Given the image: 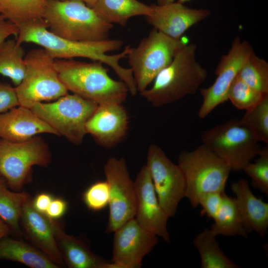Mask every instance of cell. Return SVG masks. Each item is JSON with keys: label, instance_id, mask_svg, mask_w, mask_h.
<instances>
[{"label": "cell", "instance_id": "obj_1", "mask_svg": "<svg viewBox=\"0 0 268 268\" xmlns=\"http://www.w3.org/2000/svg\"><path fill=\"white\" fill-rule=\"evenodd\" d=\"M15 37L16 42L36 44L44 49L54 59H70L81 57L99 61L110 67L130 91L136 88V84L130 68L121 66L120 61L127 57L132 47H125L120 53L109 55L107 53L120 49L123 41L120 39H106L95 41H76L60 37L47 28L43 20L25 23L18 26Z\"/></svg>", "mask_w": 268, "mask_h": 268}, {"label": "cell", "instance_id": "obj_2", "mask_svg": "<svg viewBox=\"0 0 268 268\" xmlns=\"http://www.w3.org/2000/svg\"><path fill=\"white\" fill-rule=\"evenodd\" d=\"M197 45L186 44L171 63L156 76L151 87L139 93L154 107H160L196 93L208 76L198 61Z\"/></svg>", "mask_w": 268, "mask_h": 268}, {"label": "cell", "instance_id": "obj_3", "mask_svg": "<svg viewBox=\"0 0 268 268\" xmlns=\"http://www.w3.org/2000/svg\"><path fill=\"white\" fill-rule=\"evenodd\" d=\"M54 65L62 83L73 94L98 105L122 104L127 99L129 92L127 85L112 78L100 62L55 59Z\"/></svg>", "mask_w": 268, "mask_h": 268}, {"label": "cell", "instance_id": "obj_4", "mask_svg": "<svg viewBox=\"0 0 268 268\" xmlns=\"http://www.w3.org/2000/svg\"><path fill=\"white\" fill-rule=\"evenodd\" d=\"M43 19L51 32L76 41L108 39L113 26L78 0H48Z\"/></svg>", "mask_w": 268, "mask_h": 268}, {"label": "cell", "instance_id": "obj_5", "mask_svg": "<svg viewBox=\"0 0 268 268\" xmlns=\"http://www.w3.org/2000/svg\"><path fill=\"white\" fill-rule=\"evenodd\" d=\"M178 165L185 179V198L195 208L203 195L224 192L232 170L225 161L203 144L191 151L182 150Z\"/></svg>", "mask_w": 268, "mask_h": 268}, {"label": "cell", "instance_id": "obj_6", "mask_svg": "<svg viewBox=\"0 0 268 268\" xmlns=\"http://www.w3.org/2000/svg\"><path fill=\"white\" fill-rule=\"evenodd\" d=\"M24 59L25 75L15 87L20 106L31 109L38 103L56 100L68 94L55 68V59L44 49L31 50Z\"/></svg>", "mask_w": 268, "mask_h": 268}, {"label": "cell", "instance_id": "obj_7", "mask_svg": "<svg viewBox=\"0 0 268 268\" xmlns=\"http://www.w3.org/2000/svg\"><path fill=\"white\" fill-rule=\"evenodd\" d=\"M186 44L181 39L172 38L153 28L136 47L132 48L127 57L137 92L146 89Z\"/></svg>", "mask_w": 268, "mask_h": 268}, {"label": "cell", "instance_id": "obj_8", "mask_svg": "<svg viewBox=\"0 0 268 268\" xmlns=\"http://www.w3.org/2000/svg\"><path fill=\"white\" fill-rule=\"evenodd\" d=\"M98 105L78 95L67 94L53 102L38 103L30 109L60 135L79 145L87 134L86 123Z\"/></svg>", "mask_w": 268, "mask_h": 268}, {"label": "cell", "instance_id": "obj_9", "mask_svg": "<svg viewBox=\"0 0 268 268\" xmlns=\"http://www.w3.org/2000/svg\"><path fill=\"white\" fill-rule=\"evenodd\" d=\"M50 161L48 146L41 137L21 142L0 138V176L14 191H21L30 181L33 166L47 167Z\"/></svg>", "mask_w": 268, "mask_h": 268}, {"label": "cell", "instance_id": "obj_10", "mask_svg": "<svg viewBox=\"0 0 268 268\" xmlns=\"http://www.w3.org/2000/svg\"><path fill=\"white\" fill-rule=\"evenodd\" d=\"M201 139L203 144L234 171L242 170L261 150L251 132L236 119L203 131Z\"/></svg>", "mask_w": 268, "mask_h": 268}, {"label": "cell", "instance_id": "obj_11", "mask_svg": "<svg viewBox=\"0 0 268 268\" xmlns=\"http://www.w3.org/2000/svg\"><path fill=\"white\" fill-rule=\"evenodd\" d=\"M146 165L160 205L169 217L174 216L180 201L185 198V179L181 168L155 144L149 146Z\"/></svg>", "mask_w": 268, "mask_h": 268}, {"label": "cell", "instance_id": "obj_12", "mask_svg": "<svg viewBox=\"0 0 268 268\" xmlns=\"http://www.w3.org/2000/svg\"><path fill=\"white\" fill-rule=\"evenodd\" d=\"M104 173L110 191L109 216L106 229L109 233L134 217L135 195L134 183L124 158H109L104 166Z\"/></svg>", "mask_w": 268, "mask_h": 268}, {"label": "cell", "instance_id": "obj_13", "mask_svg": "<svg viewBox=\"0 0 268 268\" xmlns=\"http://www.w3.org/2000/svg\"><path fill=\"white\" fill-rule=\"evenodd\" d=\"M254 52L248 41H241L239 37L234 39L228 53L222 56L215 68L214 73L217 77L213 83L200 89L202 102L198 113L199 118H204L217 106L228 100L227 93L231 83Z\"/></svg>", "mask_w": 268, "mask_h": 268}, {"label": "cell", "instance_id": "obj_14", "mask_svg": "<svg viewBox=\"0 0 268 268\" xmlns=\"http://www.w3.org/2000/svg\"><path fill=\"white\" fill-rule=\"evenodd\" d=\"M112 262L108 268H139L158 243V236L141 227L133 218L115 232Z\"/></svg>", "mask_w": 268, "mask_h": 268}, {"label": "cell", "instance_id": "obj_15", "mask_svg": "<svg viewBox=\"0 0 268 268\" xmlns=\"http://www.w3.org/2000/svg\"><path fill=\"white\" fill-rule=\"evenodd\" d=\"M135 195V219L146 230L170 242L167 229L169 217L160 205L147 165L143 166L134 182Z\"/></svg>", "mask_w": 268, "mask_h": 268}, {"label": "cell", "instance_id": "obj_16", "mask_svg": "<svg viewBox=\"0 0 268 268\" xmlns=\"http://www.w3.org/2000/svg\"><path fill=\"white\" fill-rule=\"evenodd\" d=\"M151 13L145 16L148 23L163 34L180 39L190 27L210 14L203 8H192L177 2L158 5L152 4Z\"/></svg>", "mask_w": 268, "mask_h": 268}, {"label": "cell", "instance_id": "obj_17", "mask_svg": "<svg viewBox=\"0 0 268 268\" xmlns=\"http://www.w3.org/2000/svg\"><path fill=\"white\" fill-rule=\"evenodd\" d=\"M128 125V114L122 104H102L87 121L85 130L99 144L110 148L126 136Z\"/></svg>", "mask_w": 268, "mask_h": 268}, {"label": "cell", "instance_id": "obj_18", "mask_svg": "<svg viewBox=\"0 0 268 268\" xmlns=\"http://www.w3.org/2000/svg\"><path fill=\"white\" fill-rule=\"evenodd\" d=\"M20 222L29 240L60 267L65 263L58 247L55 234L56 220L37 211L30 197L24 205Z\"/></svg>", "mask_w": 268, "mask_h": 268}, {"label": "cell", "instance_id": "obj_19", "mask_svg": "<svg viewBox=\"0 0 268 268\" xmlns=\"http://www.w3.org/2000/svg\"><path fill=\"white\" fill-rule=\"evenodd\" d=\"M42 133L60 135L29 108L18 106L0 114V138L21 142Z\"/></svg>", "mask_w": 268, "mask_h": 268}, {"label": "cell", "instance_id": "obj_20", "mask_svg": "<svg viewBox=\"0 0 268 268\" xmlns=\"http://www.w3.org/2000/svg\"><path fill=\"white\" fill-rule=\"evenodd\" d=\"M231 189L236 196L247 233L254 231L261 236H266L268 228V203L254 195L245 179L232 183Z\"/></svg>", "mask_w": 268, "mask_h": 268}, {"label": "cell", "instance_id": "obj_21", "mask_svg": "<svg viewBox=\"0 0 268 268\" xmlns=\"http://www.w3.org/2000/svg\"><path fill=\"white\" fill-rule=\"evenodd\" d=\"M55 234L64 261L71 268H107L108 262L94 254L79 239L65 233L56 221Z\"/></svg>", "mask_w": 268, "mask_h": 268}, {"label": "cell", "instance_id": "obj_22", "mask_svg": "<svg viewBox=\"0 0 268 268\" xmlns=\"http://www.w3.org/2000/svg\"><path fill=\"white\" fill-rule=\"evenodd\" d=\"M22 263L32 268H59L36 247L7 236L0 240V260Z\"/></svg>", "mask_w": 268, "mask_h": 268}, {"label": "cell", "instance_id": "obj_23", "mask_svg": "<svg viewBox=\"0 0 268 268\" xmlns=\"http://www.w3.org/2000/svg\"><path fill=\"white\" fill-rule=\"evenodd\" d=\"M104 21L125 27L132 17L148 15L151 11L148 5L137 0H99L90 6Z\"/></svg>", "mask_w": 268, "mask_h": 268}, {"label": "cell", "instance_id": "obj_24", "mask_svg": "<svg viewBox=\"0 0 268 268\" xmlns=\"http://www.w3.org/2000/svg\"><path fill=\"white\" fill-rule=\"evenodd\" d=\"M213 219L210 230L215 236L248 238L235 198L229 197L224 193L221 206Z\"/></svg>", "mask_w": 268, "mask_h": 268}, {"label": "cell", "instance_id": "obj_25", "mask_svg": "<svg viewBox=\"0 0 268 268\" xmlns=\"http://www.w3.org/2000/svg\"><path fill=\"white\" fill-rule=\"evenodd\" d=\"M216 236L210 229H204L194 238L193 243L201 257L202 268H239L220 248Z\"/></svg>", "mask_w": 268, "mask_h": 268}, {"label": "cell", "instance_id": "obj_26", "mask_svg": "<svg viewBox=\"0 0 268 268\" xmlns=\"http://www.w3.org/2000/svg\"><path fill=\"white\" fill-rule=\"evenodd\" d=\"M48 0H0V14L19 26L42 20Z\"/></svg>", "mask_w": 268, "mask_h": 268}, {"label": "cell", "instance_id": "obj_27", "mask_svg": "<svg viewBox=\"0 0 268 268\" xmlns=\"http://www.w3.org/2000/svg\"><path fill=\"white\" fill-rule=\"evenodd\" d=\"M25 53L15 39L5 40L0 47V74L8 77L18 86L25 73Z\"/></svg>", "mask_w": 268, "mask_h": 268}, {"label": "cell", "instance_id": "obj_28", "mask_svg": "<svg viewBox=\"0 0 268 268\" xmlns=\"http://www.w3.org/2000/svg\"><path fill=\"white\" fill-rule=\"evenodd\" d=\"M5 180L0 179V218L16 234L20 233V220L24 204L31 197L25 191H11Z\"/></svg>", "mask_w": 268, "mask_h": 268}, {"label": "cell", "instance_id": "obj_29", "mask_svg": "<svg viewBox=\"0 0 268 268\" xmlns=\"http://www.w3.org/2000/svg\"><path fill=\"white\" fill-rule=\"evenodd\" d=\"M237 75L253 89L268 94V63L254 52L245 61Z\"/></svg>", "mask_w": 268, "mask_h": 268}, {"label": "cell", "instance_id": "obj_30", "mask_svg": "<svg viewBox=\"0 0 268 268\" xmlns=\"http://www.w3.org/2000/svg\"><path fill=\"white\" fill-rule=\"evenodd\" d=\"M239 122L247 128L259 142L268 144V94L256 106L246 111Z\"/></svg>", "mask_w": 268, "mask_h": 268}, {"label": "cell", "instance_id": "obj_31", "mask_svg": "<svg viewBox=\"0 0 268 268\" xmlns=\"http://www.w3.org/2000/svg\"><path fill=\"white\" fill-rule=\"evenodd\" d=\"M268 94L251 87L237 75L229 88L227 97L237 109L246 111L258 104Z\"/></svg>", "mask_w": 268, "mask_h": 268}, {"label": "cell", "instance_id": "obj_32", "mask_svg": "<svg viewBox=\"0 0 268 268\" xmlns=\"http://www.w3.org/2000/svg\"><path fill=\"white\" fill-rule=\"evenodd\" d=\"M259 158L254 163L250 162L243 171L252 179V185L268 195V147L261 149Z\"/></svg>", "mask_w": 268, "mask_h": 268}, {"label": "cell", "instance_id": "obj_33", "mask_svg": "<svg viewBox=\"0 0 268 268\" xmlns=\"http://www.w3.org/2000/svg\"><path fill=\"white\" fill-rule=\"evenodd\" d=\"M109 187L105 181L97 182L91 185L84 193L83 200L90 210L99 211L109 204Z\"/></svg>", "mask_w": 268, "mask_h": 268}, {"label": "cell", "instance_id": "obj_34", "mask_svg": "<svg viewBox=\"0 0 268 268\" xmlns=\"http://www.w3.org/2000/svg\"><path fill=\"white\" fill-rule=\"evenodd\" d=\"M224 193L211 192L201 196L199 201V205L202 208L201 214L213 219L221 206Z\"/></svg>", "mask_w": 268, "mask_h": 268}, {"label": "cell", "instance_id": "obj_35", "mask_svg": "<svg viewBox=\"0 0 268 268\" xmlns=\"http://www.w3.org/2000/svg\"><path fill=\"white\" fill-rule=\"evenodd\" d=\"M18 106L15 88L0 82V114Z\"/></svg>", "mask_w": 268, "mask_h": 268}, {"label": "cell", "instance_id": "obj_36", "mask_svg": "<svg viewBox=\"0 0 268 268\" xmlns=\"http://www.w3.org/2000/svg\"><path fill=\"white\" fill-rule=\"evenodd\" d=\"M67 207V202L64 199L53 198L45 214L51 219L56 220L65 214Z\"/></svg>", "mask_w": 268, "mask_h": 268}, {"label": "cell", "instance_id": "obj_37", "mask_svg": "<svg viewBox=\"0 0 268 268\" xmlns=\"http://www.w3.org/2000/svg\"><path fill=\"white\" fill-rule=\"evenodd\" d=\"M18 30V26L0 14V47L8 37L11 35L16 37Z\"/></svg>", "mask_w": 268, "mask_h": 268}, {"label": "cell", "instance_id": "obj_38", "mask_svg": "<svg viewBox=\"0 0 268 268\" xmlns=\"http://www.w3.org/2000/svg\"><path fill=\"white\" fill-rule=\"evenodd\" d=\"M53 199L50 194L41 193L32 199V205L37 211L45 214Z\"/></svg>", "mask_w": 268, "mask_h": 268}, {"label": "cell", "instance_id": "obj_39", "mask_svg": "<svg viewBox=\"0 0 268 268\" xmlns=\"http://www.w3.org/2000/svg\"><path fill=\"white\" fill-rule=\"evenodd\" d=\"M10 227L0 218V240L7 236L11 232Z\"/></svg>", "mask_w": 268, "mask_h": 268}, {"label": "cell", "instance_id": "obj_40", "mask_svg": "<svg viewBox=\"0 0 268 268\" xmlns=\"http://www.w3.org/2000/svg\"><path fill=\"white\" fill-rule=\"evenodd\" d=\"M85 3L87 5L90 7L96 3L99 0H78Z\"/></svg>", "mask_w": 268, "mask_h": 268}, {"label": "cell", "instance_id": "obj_41", "mask_svg": "<svg viewBox=\"0 0 268 268\" xmlns=\"http://www.w3.org/2000/svg\"><path fill=\"white\" fill-rule=\"evenodd\" d=\"M175 0H157V4L163 5L174 2Z\"/></svg>", "mask_w": 268, "mask_h": 268}, {"label": "cell", "instance_id": "obj_42", "mask_svg": "<svg viewBox=\"0 0 268 268\" xmlns=\"http://www.w3.org/2000/svg\"><path fill=\"white\" fill-rule=\"evenodd\" d=\"M191 0H178L177 2L181 3L184 4L185 3L189 2Z\"/></svg>", "mask_w": 268, "mask_h": 268}, {"label": "cell", "instance_id": "obj_43", "mask_svg": "<svg viewBox=\"0 0 268 268\" xmlns=\"http://www.w3.org/2000/svg\"><path fill=\"white\" fill-rule=\"evenodd\" d=\"M2 178V177L1 176H0V179Z\"/></svg>", "mask_w": 268, "mask_h": 268}]
</instances>
